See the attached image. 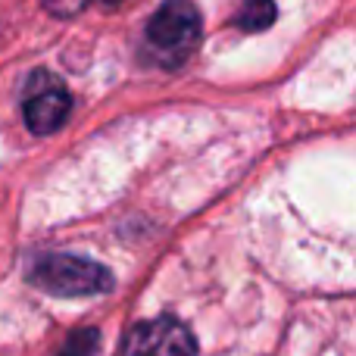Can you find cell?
Segmentation results:
<instances>
[{
  "mask_svg": "<svg viewBox=\"0 0 356 356\" xmlns=\"http://www.w3.org/2000/svg\"><path fill=\"white\" fill-rule=\"evenodd\" d=\"M278 19V6L272 0H244V6L234 16V25L241 31H266Z\"/></svg>",
  "mask_w": 356,
  "mask_h": 356,
  "instance_id": "5b68a950",
  "label": "cell"
},
{
  "mask_svg": "<svg viewBox=\"0 0 356 356\" xmlns=\"http://www.w3.org/2000/svg\"><path fill=\"white\" fill-rule=\"evenodd\" d=\"M69 113H72V97H69V91L60 81L38 88L22 104L25 125H29V131H35V135H50V131H56L69 119Z\"/></svg>",
  "mask_w": 356,
  "mask_h": 356,
  "instance_id": "277c9868",
  "label": "cell"
},
{
  "mask_svg": "<svg viewBox=\"0 0 356 356\" xmlns=\"http://www.w3.org/2000/svg\"><path fill=\"white\" fill-rule=\"evenodd\" d=\"M203 38V19L191 0H166L154 16L147 19V47L156 63L175 69L188 63Z\"/></svg>",
  "mask_w": 356,
  "mask_h": 356,
  "instance_id": "7a4b0ae2",
  "label": "cell"
},
{
  "mask_svg": "<svg viewBox=\"0 0 356 356\" xmlns=\"http://www.w3.org/2000/svg\"><path fill=\"white\" fill-rule=\"evenodd\" d=\"M100 350V332L97 328H81L66 341L60 356H97Z\"/></svg>",
  "mask_w": 356,
  "mask_h": 356,
  "instance_id": "8992f818",
  "label": "cell"
},
{
  "mask_svg": "<svg viewBox=\"0 0 356 356\" xmlns=\"http://www.w3.org/2000/svg\"><path fill=\"white\" fill-rule=\"evenodd\" d=\"M29 282L54 297H94L113 291V275L106 266L72 253H41L29 266Z\"/></svg>",
  "mask_w": 356,
  "mask_h": 356,
  "instance_id": "6da1fadb",
  "label": "cell"
},
{
  "mask_svg": "<svg viewBox=\"0 0 356 356\" xmlns=\"http://www.w3.org/2000/svg\"><path fill=\"white\" fill-rule=\"evenodd\" d=\"M104 3H110V6H119V3H122V0H104Z\"/></svg>",
  "mask_w": 356,
  "mask_h": 356,
  "instance_id": "ba28073f",
  "label": "cell"
},
{
  "mask_svg": "<svg viewBox=\"0 0 356 356\" xmlns=\"http://www.w3.org/2000/svg\"><path fill=\"white\" fill-rule=\"evenodd\" d=\"M47 3V10L54 13V16H75L79 10H85L91 0H44Z\"/></svg>",
  "mask_w": 356,
  "mask_h": 356,
  "instance_id": "52a82bcc",
  "label": "cell"
},
{
  "mask_svg": "<svg viewBox=\"0 0 356 356\" xmlns=\"http://www.w3.org/2000/svg\"><path fill=\"white\" fill-rule=\"evenodd\" d=\"M125 356H197V338L175 316H156L131 328Z\"/></svg>",
  "mask_w": 356,
  "mask_h": 356,
  "instance_id": "3957f363",
  "label": "cell"
}]
</instances>
